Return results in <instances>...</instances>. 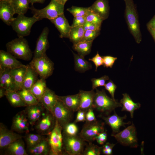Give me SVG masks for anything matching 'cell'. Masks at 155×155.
I'll return each instance as SVG.
<instances>
[{
    "label": "cell",
    "instance_id": "6da1fadb",
    "mask_svg": "<svg viewBox=\"0 0 155 155\" xmlns=\"http://www.w3.org/2000/svg\"><path fill=\"white\" fill-rule=\"evenodd\" d=\"M124 0L125 18L129 29L136 42L139 44L142 41V37L135 5L133 0Z\"/></svg>",
    "mask_w": 155,
    "mask_h": 155
},
{
    "label": "cell",
    "instance_id": "7a4b0ae2",
    "mask_svg": "<svg viewBox=\"0 0 155 155\" xmlns=\"http://www.w3.org/2000/svg\"><path fill=\"white\" fill-rule=\"evenodd\" d=\"M7 52L17 59L25 61L31 60L32 53L27 40L23 37H19L6 44Z\"/></svg>",
    "mask_w": 155,
    "mask_h": 155
},
{
    "label": "cell",
    "instance_id": "3957f363",
    "mask_svg": "<svg viewBox=\"0 0 155 155\" xmlns=\"http://www.w3.org/2000/svg\"><path fill=\"white\" fill-rule=\"evenodd\" d=\"M96 89L93 108L108 115L116 108L122 107V105L120 102L110 98L107 95L104 90H100L97 88Z\"/></svg>",
    "mask_w": 155,
    "mask_h": 155
},
{
    "label": "cell",
    "instance_id": "277c9868",
    "mask_svg": "<svg viewBox=\"0 0 155 155\" xmlns=\"http://www.w3.org/2000/svg\"><path fill=\"white\" fill-rule=\"evenodd\" d=\"M64 6L54 0H51L49 4L43 9H36L33 5H32L30 9L33 16L39 20L44 18L50 20L64 13Z\"/></svg>",
    "mask_w": 155,
    "mask_h": 155
},
{
    "label": "cell",
    "instance_id": "5b68a950",
    "mask_svg": "<svg viewBox=\"0 0 155 155\" xmlns=\"http://www.w3.org/2000/svg\"><path fill=\"white\" fill-rule=\"evenodd\" d=\"M38 21L33 16L28 17L26 16L24 14H19L14 18L10 25L16 32L18 37H24L30 34L32 25Z\"/></svg>",
    "mask_w": 155,
    "mask_h": 155
},
{
    "label": "cell",
    "instance_id": "8992f818",
    "mask_svg": "<svg viewBox=\"0 0 155 155\" xmlns=\"http://www.w3.org/2000/svg\"><path fill=\"white\" fill-rule=\"evenodd\" d=\"M62 127L56 120L54 127L48 135L47 140L49 146V154L60 155L62 154L63 137L62 133Z\"/></svg>",
    "mask_w": 155,
    "mask_h": 155
},
{
    "label": "cell",
    "instance_id": "52a82bcc",
    "mask_svg": "<svg viewBox=\"0 0 155 155\" xmlns=\"http://www.w3.org/2000/svg\"><path fill=\"white\" fill-rule=\"evenodd\" d=\"M38 73L40 78L45 79L51 76L54 69V63L46 53L36 58H33L29 64Z\"/></svg>",
    "mask_w": 155,
    "mask_h": 155
},
{
    "label": "cell",
    "instance_id": "ba28073f",
    "mask_svg": "<svg viewBox=\"0 0 155 155\" xmlns=\"http://www.w3.org/2000/svg\"><path fill=\"white\" fill-rule=\"evenodd\" d=\"M111 135L124 146L133 148H136L138 146L136 128L133 123L122 131Z\"/></svg>",
    "mask_w": 155,
    "mask_h": 155
},
{
    "label": "cell",
    "instance_id": "9c48e42d",
    "mask_svg": "<svg viewBox=\"0 0 155 155\" xmlns=\"http://www.w3.org/2000/svg\"><path fill=\"white\" fill-rule=\"evenodd\" d=\"M104 126V123L100 121L86 122L79 136L84 141L90 142L95 140L96 137L105 130Z\"/></svg>",
    "mask_w": 155,
    "mask_h": 155
},
{
    "label": "cell",
    "instance_id": "30bf717a",
    "mask_svg": "<svg viewBox=\"0 0 155 155\" xmlns=\"http://www.w3.org/2000/svg\"><path fill=\"white\" fill-rule=\"evenodd\" d=\"M84 141L79 136L64 135L63 144L65 152L70 155L82 154L85 145Z\"/></svg>",
    "mask_w": 155,
    "mask_h": 155
},
{
    "label": "cell",
    "instance_id": "8fae6325",
    "mask_svg": "<svg viewBox=\"0 0 155 155\" xmlns=\"http://www.w3.org/2000/svg\"><path fill=\"white\" fill-rule=\"evenodd\" d=\"M72 112L58 99L53 108L52 113L56 120L63 128L70 122L72 118Z\"/></svg>",
    "mask_w": 155,
    "mask_h": 155
},
{
    "label": "cell",
    "instance_id": "7c38bea8",
    "mask_svg": "<svg viewBox=\"0 0 155 155\" xmlns=\"http://www.w3.org/2000/svg\"><path fill=\"white\" fill-rule=\"evenodd\" d=\"M46 113L42 116L36 123L35 129L38 132L43 135H48L54 127L56 119L53 114L46 110Z\"/></svg>",
    "mask_w": 155,
    "mask_h": 155
},
{
    "label": "cell",
    "instance_id": "4fadbf2b",
    "mask_svg": "<svg viewBox=\"0 0 155 155\" xmlns=\"http://www.w3.org/2000/svg\"><path fill=\"white\" fill-rule=\"evenodd\" d=\"M30 123L25 110L18 113L14 117L11 129L19 133L29 132Z\"/></svg>",
    "mask_w": 155,
    "mask_h": 155
},
{
    "label": "cell",
    "instance_id": "5bb4252c",
    "mask_svg": "<svg viewBox=\"0 0 155 155\" xmlns=\"http://www.w3.org/2000/svg\"><path fill=\"white\" fill-rule=\"evenodd\" d=\"M113 115L107 117L103 116H100L104 121L111 128L112 131V134H115L119 132L120 128L121 127H125V125L131 123V121L125 122L124 120L127 117L126 115L123 117L119 116L114 111Z\"/></svg>",
    "mask_w": 155,
    "mask_h": 155
},
{
    "label": "cell",
    "instance_id": "9a60e30c",
    "mask_svg": "<svg viewBox=\"0 0 155 155\" xmlns=\"http://www.w3.org/2000/svg\"><path fill=\"white\" fill-rule=\"evenodd\" d=\"M49 32V29L47 27H45L43 29L37 39L33 58L39 57L46 53L49 47L48 40Z\"/></svg>",
    "mask_w": 155,
    "mask_h": 155
},
{
    "label": "cell",
    "instance_id": "2e32d148",
    "mask_svg": "<svg viewBox=\"0 0 155 155\" xmlns=\"http://www.w3.org/2000/svg\"><path fill=\"white\" fill-rule=\"evenodd\" d=\"M22 137V136L8 129L1 123L0 124V148H6L13 142Z\"/></svg>",
    "mask_w": 155,
    "mask_h": 155
},
{
    "label": "cell",
    "instance_id": "e0dca14e",
    "mask_svg": "<svg viewBox=\"0 0 155 155\" xmlns=\"http://www.w3.org/2000/svg\"><path fill=\"white\" fill-rule=\"evenodd\" d=\"M26 66L7 51L0 50V68L12 69Z\"/></svg>",
    "mask_w": 155,
    "mask_h": 155
},
{
    "label": "cell",
    "instance_id": "ac0fdd59",
    "mask_svg": "<svg viewBox=\"0 0 155 155\" xmlns=\"http://www.w3.org/2000/svg\"><path fill=\"white\" fill-rule=\"evenodd\" d=\"M15 11L8 0H0V18L9 26L13 20Z\"/></svg>",
    "mask_w": 155,
    "mask_h": 155
},
{
    "label": "cell",
    "instance_id": "d6986e66",
    "mask_svg": "<svg viewBox=\"0 0 155 155\" xmlns=\"http://www.w3.org/2000/svg\"><path fill=\"white\" fill-rule=\"evenodd\" d=\"M26 106L25 110L30 124L32 126L35 125L41 117L45 108L40 102Z\"/></svg>",
    "mask_w": 155,
    "mask_h": 155
},
{
    "label": "cell",
    "instance_id": "ffe728a7",
    "mask_svg": "<svg viewBox=\"0 0 155 155\" xmlns=\"http://www.w3.org/2000/svg\"><path fill=\"white\" fill-rule=\"evenodd\" d=\"M59 32L61 38H69V34L71 27L69 24L64 13L50 20Z\"/></svg>",
    "mask_w": 155,
    "mask_h": 155
},
{
    "label": "cell",
    "instance_id": "44dd1931",
    "mask_svg": "<svg viewBox=\"0 0 155 155\" xmlns=\"http://www.w3.org/2000/svg\"><path fill=\"white\" fill-rule=\"evenodd\" d=\"M89 7L91 11L98 16L103 20L108 18L109 11L108 0H96Z\"/></svg>",
    "mask_w": 155,
    "mask_h": 155
},
{
    "label": "cell",
    "instance_id": "7402d4cb",
    "mask_svg": "<svg viewBox=\"0 0 155 155\" xmlns=\"http://www.w3.org/2000/svg\"><path fill=\"white\" fill-rule=\"evenodd\" d=\"M0 87L3 88L7 90L15 91L11 69L0 68Z\"/></svg>",
    "mask_w": 155,
    "mask_h": 155
},
{
    "label": "cell",
    "instance_id": "603a6c76",
    "mask_svg": "<svg viewBox=\"0 0 155 155\" xmlns=\"http://www.w3.org/2000/svg\"><path fill=\"white\" fill-rule=\"evenodd\" d=\"M95 93L92 89L90 91L80 90L79 93L80 97V104L79 110L86 112L89 109L92 108Z\"/></svg>",
    "mask_w": 155,
    "mask_h": 155
},
{
    "label": "cell",
    "instance_id": "cb8c5ba5",
    "mask_svg": "<svg viewBox=\"0 0 155 155\" xmlns=\"http://www.w3.org/2000/svg\"><path fill=\"white\" fill-rule=\"evenodd\" d=\"M58 99V96L53 91L47 87L40 102L46 110L52 113Z\"/></svg>",
    "mask_w": 155,
    "mask_h": 155
},
{
    "label": "cell",
    "instance_id": "d4e9b609",
    "mask_svg": "<svg viewBox=\"0 0 155 155\" xmlns=\"http://www.w3.org/2000/svg\"><path fill=\"white\" fill-rule=\"evenodd\" d=\"M58 99L69 110L72 112L78 111L80 104V97L79 93L71 95L58 96Z\"/></svg>",
    "mask_w": 155,
    "mask_h": 155
},
{
    "label": "cell",
    "instance_id": "484cf974",
    "mask_svg": "<svg viewBox=\"0 0 155 155\" xmlns=\"http://www.w3.org/2000/svg\"><path fill=\"white\" fill-rule=\"evenodd\" d=\"M38 73L30 64L26 65L22 88L30 90L33 86L38 79Z\"/></svg>",
    "mask_w": 155,
    "mask_h": 155
},
{
    "label": "cell",
    "instance_id": "4316f807",
    "mask_svg": "<svg viewBox=\"0 0 155 155\" xmlns=\"http://www.w3.org/2000/svg\"><path fill=\"white\" fill-rule=\"evenodd\" d=\"M122 95L123 97L120 101L122 106L121 111L129 112L131 117L133 118L134 111L140 107L141 104L134 102L127 94L123 93Z\"/></svg>",
    "mask_w": 155,
    "mask_h": 155
},
{
    "label": "cell",
    "instance_id": "83f0119b",
    "mask_svg": "<svg viewBox=\"0 0 155 155\" xmlns=\"http://www.w3.org/2000/svg\"><path fill=\"white\" fill-rule=\"evenodd\" d=\"M50 148L47 140L44 138L34 146L28 148V152L32 155L49 154Z\"/></svg>",
    "mask_w": 155,
    "mask_h": 155
},
{
    "label": "cell",
    "instance_id": "f1b7e54d",
    "mask_svg": "<svg viewBox=\"0 0 155 155\" xmlns=\"http://www.w3.org/2000/svg\"><path fill=\"white\" fill-rule=\"evenodd\" d=\"M8 154L12 155H27L24 143L21 139L11 144L6 148Z\"/></svg>",
    "mask_w": 155,
    "mask_h": 155
},
{
    "label": "cell",
    "instance_id": "f546056e",
    "mask_svg": "<svg viewBox=\"0 0 155 155\" xmlns=\"http://www.w3.org/2000/svg\"><path fill=\"white\" fill-rule=\"evenodd\" d=\"M26 66L11 69V72L15 85V90L18 91L22 88L24 75Z\"/></svg>",
    "mask_w": 155,
    "mask_h": 155
},
{
    "label": "cell",
    "instance_id": "4dcf8cb0",
    "mask_svg": "<svg viewBox=\"0 0 155 155\" xmlns=\"http://www.w3.org/2000/svg\"><path fill=\"white\" fill-rule=\"evenodd\" d=\"M45 80L38 79L30 90L39 102L47 88Z\"/></svg>",
    "mask_w": 155,
    "mask_h": 155
},
{
    "label": "cell",
    "instance_id": "1f68e13d",
    "mask_svg": "<svg viewBox=\"0 0 155 155\" xmlns=\"http://www.w3.org/2000/svg\"><path fill=\"white\" fill-rule=\"evenodd\" d=\"M76 71L80 72H84L92 68V65L89 62L86 60L84 57L76 54L72 52Z\"/></svg>",
    "mask_w": 155,
    "mask_h": 155
},
{
    "label": "cell",
    "instance_id": "d6a6232c",
    "mask_svg": "<svg viewBox=\"0 0 155 155\" xmlns=\"http://www.w3.org/2000/svg\"><path fill=\"white\" fill-rule=\"evenodd\" d=\"M5 96L10 104L13 107H18L27 106L16 91L7 90Z\"/></svg>",
    "mask_w": 155,
    "mask_h": 155
},
{
    "label": "cell",
    "instance_id": "836d02e7",
    "mask_svg": "<svg viewBox=\"0 0 155 155\" xmlns=\"http://www.w3.org/2000/svg\"><path fill=\"white\" fill-rule=\"evenodd\" d=\"M13 7L16 14H25L30 8L29 0H8Z\"/></svg>",
    "mask_w": 155,
    "mask_h": 155
},
{
    "label": "cell",
    "instance_id": "e575fe53",
    "mask_svg": "<svg viewBox=\"0 0 155 155\" xmlns=\"http://www.w3.org/2000/svg\"><path fill=\"white\" fill-rule=\"evenodd\" d=\"M92 42L93 41L82 40L73 44V48L78 54L84 57L90 52Z\"/></svg>",
    "mask_w": 155,
    "mask_h": 155
},
{
    "label": "cell",
    "instance_id": "d590c367",
    "mask_svg": "<svg viewBox=\"0 0 155 155\" xmlns=\"http://www.w3.org/2000/svg\"><path fill=\"white\" fill-rule=\"evenodd\" d=\"M85 30L82 26L71 27L69 34L70 41L73 44H76L82 41Z\"/></svg>",
    "mask_w": 155,
    "mask_h": 155
},
{
    "label": "cell",
    "instance_id": "8d00e7d4",
    "mask_svg": "<svg viewBox=\"0 0 155 155\" xmlns=\"http://www.w3.org/2000/svg\"><path fill=\"white\" fill-rule=\"evenodd\" d=\"M17 92L27 106L39 103L30 90L22 88Z\"/></svg>",
    "mask_w": 155,
    "mask_h": 155
},
{
    "label": "cell",
    "instance_id": "74e56055",
    "mask_svg": "<svg viewBox=\"0 0 155 155\" xmlns=\"http://www.w3.org/2000/svg\"><path fill=\"white\" fill-rule=\"evenodd\" d=\"M67 10L71 13L74 17H86L91 11L89 7H84L74 6L67 9Z\"/></svg>",
    "mask_w": 155,
    "mask_h": 155
},
{
    "label": "cell",
    "instance_id": "f35d334b",
    "mask_svg": "<svg viewBox=\"0 0 155 155\" xmlns=\"http://www.w3.org/2000/svg\"><path fill=\"white\" fill-rule=\"evenodd\" d=\"M26 135L25 140L28 148L34 146L44 138L42 136L38 134L29 133Z\"/></svg>",
    "mask_w": 155,
    "mask_h": 155
},
{
    "label": "cell",
    "instance_id": "ab89813d",
    "mask_svg": "<svg viewBox=\"0 0 155 155\" xmlns=\"http://www.w3.org/2000/svg\"><path fill=\"white\" fill-rule=\"evenodd\" d=\"M102 152V147L90 143L83 151L82 155H99Z\"/></svg>",
    "mask_w": 155,
    "mask_h": 155
},
{
    "label": "cell",
    "instance_id": "60d3db41",
    "mask_svg": "<svg viewBox=\"0 0 155 155\" xmlns=\"http://www.w3.org/2000/svg\"><path fill=\"white\" fill-rule=\"evenodd\" d=\"M64 135L67 136H74L77 135L78 128L75 123H69L63 128Z\"/></svg>",
    "mask_w": 155,
    "mask_h": 155
},
{
    "label": "cell",
    "instance_id": "b9f144b4",
    "mask_svg": "<svg viewBox=\"0 0 155 155\" xmlns=\"http://www.w3.org/2000/svg\"><path fill=\"white\" fill-rule=\"evenodd\" d=\"M109 79V77L107 75H104L98 78H92L91 80L92 84V89L94 90L97 88V87L104 86L106 81Z\"/></svg>",
    "mask_w": 155,
    "mask_h": 155
},
{
    "label": "cell",
    "instance_id": "7bdbcfd3",
    "mask_svg": "<svg viewBox=\"0 0 155 155\" xmlns=\"http://www.w3.org/2000/svg\"><path fill=\"white\" fill-rule=\"evenodd\" d=\"M85 18L87 22L100 26H101L103 20L98 16L91 11Z\"/></svg>",
    "mask_w": 155,
    "mask_h": 155
},
{
    "label": "cell",
    "instance_id": "ee69618b",
    "mask_svg": "<svg viewBox=\"0 0 155 155\" xmlns=\"http://www.w3.org/2000/svg\"><path fill=\"white\" fill-rule=\"evenodd\" d=\"M100 31L88 30L85 31L82 41H93V40L100 34Z\"/></svg>",
    "mask_w": 155,
    "mask_h": 155
},
{
    "label": "cell",
    "instance_id": "f6af8a7d",
    "mask_svg": "<svg viewBox=\"0 0 155 155\" xmlns=\"http://www.w3.org/2000/svg\"><path fill=\"white\" fill-rule=\"evenodd\" d=\"M104 67L112 68L117 58L110 56H102Z\"/></svg>",
    "mask_w": 155,
    "mask_h": 155
},
{
    "label": "cell",
    "instance_id": "bcb514c9",
    "mask_svg": "<svg viewBox=\"0 0 155 155\" xmlns=\"http://www.w3.org/2000/svg\"><path fill=\"white\" fill-rule=\"evenodd\" d=\"M104 86L105 89L107 90L111 94V98L114 99H115L114 94L115 91L117 88L116 85L112 81L110 80L108 82L106 83Z\"/></svg>",
    "mask_w": 155,
    "mask_h": 155
},
{
    "label": "cell",
    "instance_id": "7dc6e473",
    "mask_svg": "<svg viewBox=\"0 0 155 155\" xmlns=\"http://www.w3.org/2000/svg\"><path fill=\"white\" fill-rule=\"evenodd\" d=\"M89 60L93 62L94 63L96 68L95 71H96L98 68L102 65H103V59L102 56H100L98 52L96 55L92 58L89 59Z\"/></svg>",
    "mask_w": 155,
    "mask_h": 155
},
{
    "label": "cell",
    "instance_id": "c3c4849f",
    "mask_svg": "<svg viewBox=\"0 0 155 155\" xmlns=\"http://www.w3.org/2000/svg\"><path fill=\"white\" fill-rule=\"evenodd\" d=\"M115 144L106 142L102 147V152L106 155H111L113 154V149Z\"/></svg>",
    "mask_w": 155,
    "mask_h": 155
},
{
    "label": "cell",
    "instance_id": "681fc988",
    "mask_svg": "<svg viewBox=\"0 0 155 155\" xmlns=\"http://www.w3.org/2000/svg\"><path fill=\"white\" fill-rule=\"evenodd\" d=\"M86 22L85 17H74L71 27L77 26H82Z\"/></svg>",
    "mask_w": 155,
    "mask_h": 155
},
{
    "label": "cell",
    "instance_id": "f907efd6",
    "mask_svg": "<svg viewBox=\"0 0 155 155\" xmlns=\"http://www.w3.org/2000/svg\"><path fill=\"white\" fill-rule=\"evenodd\" d=\"M107 136L106 131L104 130L96 137L95 140L99 144L103 145L106 141Z\"/></svg>",
    "mask_w": 155,
    "mask_h": 155
},
{
    "label": "cell",
    "instance_id": "816d5d0a",
    "mask_svg": "<svg viewBox=\"0 0 155 155\" xmlns=\"http://www.w3.org/2000/svg\"><path fill=\"white\" fill-rule=\"evenodd\" d=\"M85 118L86 122H91L96 120L92 108L89 109L87 111L86 113Z\"/></svg>",
    "mask_w": 155,
    "mask_h": 155
},
{
    "label": "cell",
    "instance_id": "f5cc1de1",
    "mask_svg": "<svg viewBox=\"0 0 155 155\" xmlns=\"http://www.w3.org/2000/svg\"><path fill=\"white\" fill-rule=\"evenodd\" d=\"M86 112L81 110L78 111L76 118L75 123H77L80 122H84L85 121V115Z\"/></svg>",
    "mask_w": 155,
    "mask_h": 155
},
{
    "label": "cell",
    "instance_id": "db71d44e",
    "mask_svg": "<svg viewBox=\"0 0 155 155\" xmlns=\"http://www.w3.org/2000/svg\"><path fill=\"white\" fill-rule=\"evenodd\" d=\"M148 29H150L155 31V15L147 24Z\"/></svg>",
    "mask_w": 155,
    "mask_h": 155
},
{
    "label": "cell",
    "instance_id": "11a10c76",
    "mask_svg": "<svg viewBox=\"0 0 155 155\" xmlns=\"http://www.w3.org/2000/svg\"><path fill=\"white\" fill-rule=\"evenodd\" d=\"M7 90L5 88L3 87L0 88V98L3 97L5 96Z\"/></svg>",
    "mask_w": 155,
    "mask_h": 155
},
{
    "label": "cell",
    "instance_id": "9f6ffc18",
    "mask_svg": "<svg viewBox=\"0 0 155 155\" xmlns=\"http://www.w3.org/2000/svg\"><path fill=\"white\" fill-rule=\"evenodd\" d=\"M30 3L32 5H33V4L36 3H43L45 1V0H29Z\"/></svg>",
    "mask_w": 155,
    "mask_h": 155
},
{
    "label": "cell",
    "instance_id": "6f0895ef",
    "mask_svg": "<svg viewBox=\"0 0 155 155\" xmlns=\"http://www.w3.org/2000/svg\"><path fill=\"white\" fill-rule=\"evenodd\" d=\"M148 30L149 32H150V34L152 36L154 41H155V31L150 29H148Z\"/></svg>",
    "mask_w": 155,
    "mask_h": 155
},
{
    "label": "cell",
    "instance_id": "680465c9",
    "mask_svg": "<svg viewBox=\"0 0 155 155\" xmlns=\"http://www.w3.org/2000/svg\"><path fill=\"white\" fill-rule=\"evenodd\" d=\"M57 3L64 5L68 0H54Z\"/></svg>",
    "mask_w": 155,
    "mask_h": 155
}]
</instances>
